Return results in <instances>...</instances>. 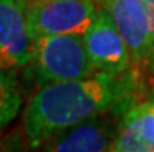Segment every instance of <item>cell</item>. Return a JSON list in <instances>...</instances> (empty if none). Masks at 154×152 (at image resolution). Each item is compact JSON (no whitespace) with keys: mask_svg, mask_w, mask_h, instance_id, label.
<instances>
[{"mask_svg":"<svg viewBox=\"0 0 154 152\" xmlns=\"http://www.w3.org/2000/svg\"><path fill=\"white\" fill-rule=\"evenodd\" d=\"M143 76L95 71L83 79L51 82L39 87L23 112V132L30 146L41 148L78 123L106 112H126L137 103Z\"/></svg>","mask_w":154,"mask_h":152,"instance_id":"obj_1","label":"cell"},{"mask_svg":"<svg viewBox=\"0 0 154 152\" xmlns=\"http://www.w3.org/2000/svg\"><path fill=\"white\" fill-rule=\"evenodd\" d=\"M28 65L39 87L83 79L97 71L81 34H55L34 39Z\"/></svg>","mask_w":154,"mask_h":152,"instance_id":"obj_2","label":"cell"},{"mask_svg":"<svg viewBox=\"0 0 154 152\" xmlns=\"http://www.w3.org/2000/svg\"><path fill=\"white\" fill-rule=\"evenodd\" d=\"M100 5L98 0H28L33 40L55 34L83 36L94 23Z\"/></svg>","mask_w":154,"mask_h":152,"instance_id":"obj_3","label":"cell"},{"mask_svg":"<svg viewBox=\"0 0 154 152\" xmlns=\"http://www.w3.org/2000/svg\"><path fill=\"white\" fill-rule=\"evenodd\" d=\"M129 48L134 68L154 79V37L137 0H100Z\"/></svg>","mask_w":154,"mask_h":152,"instance_id":"obj_4","label":"cell"},{"mask_svg":"<svg viewBox=\"0 0 154 152\" xmlns=\"http://www.w3.org/2000/svg\"><path fill=\"white\" fill-rule=\"evenodd\" d=\"M83 39L89 59L97 71L125 73L135 70L129 48L103 3L100 5L94 23L83 34Z\"/></svg>","mask_w":154,"mask_h":152,"instance_id":"obj_5","label":"cell"},{"mask_svg":"<svg viewBox=\"0 0 154 152\" xmlns=\"http://www.w3.org/2000/svg\"><path fill=\"white\" fill-rule=\"evenodd\" d=\"M33 37L26 0H0V71L10 73L28 65Z\"/></svg>","mask_w":154,"mask_h":152,"instance_id":"obj_6","label":"cell"},{"mask_svg":"<svg viewBox=\"0 0 154 152\" xmlns=\"http://www.w3.org/2000/svg\"><path fill=\"white\" fill-rule=\"evenodd\" d=\"M125 112H106L78 123L45 143L47 151L101 152L111 151Z\"/></svg>","mask_w":154,"mask_h":152,"instance_id":"obj_7","label":"cell"},{"mask_svg":"<svg viewBox=\"0 0 154 152\" xmlns=\"http://www.w3.org/2000/svg\"><path fill=\"white\" fill-rule=\"evenodd\" d=\"M114 152H154V100L137 101L123 113Z\"/></svg>","mask_w":154,"mask_h":152,"instance_id":"obj_8","label":"cell"},{"mask_svg":"<svg viewBox=\"0 0 154 152\" xmlns=\"http://www.w3.org/2000/svg\"><path fill=\"white\" fill-rule=\"evenodd\" d=\"M22 96L11 73L0 71V133L20 110Z\"/></svg>","mask_w":154,"mask_h":152,"instance_id":"obj_9","label":"cell"},{"mask_svg":"<svg viewBox=\"0 0 154 152\" xmlns=\"http://www.w3.org/2000/svg\"><path fill=\"white\" fill-rule=\"evenodd\" d=\"M137 3L140 5L145 17H146L151 33H152V37H154V0H137Z\"/></svg>","mask_w":154,"mask_h":152,"instance_id":"obj_10","label":"cell"},{"mask_svg":"<svg viewBox=\"0 0 154 152\" xmlns=\"http://www.w3.org/2000/svg\"><path fill=\"white\" fill-rule=\"evenodd\" d=\"M149 100H154V85H152L151 92H149Z\"/></svg>","mask_w":154,"mask_h":152,"instance_id":"obj_11","label":"cell"},{"mask_svg":"<svg viewBox=\"0 0 154 152\" xmlns=\"http://www.w3.org/2000/svg\"><path fill=\"white\" fill-rule=\"evenodd\" d=\"M26 2H28V0H26Z\"/></svg>","mask_w":154,"mask_h":152,"instance_id":"obj_12","label":"cell"}]
</instances>
